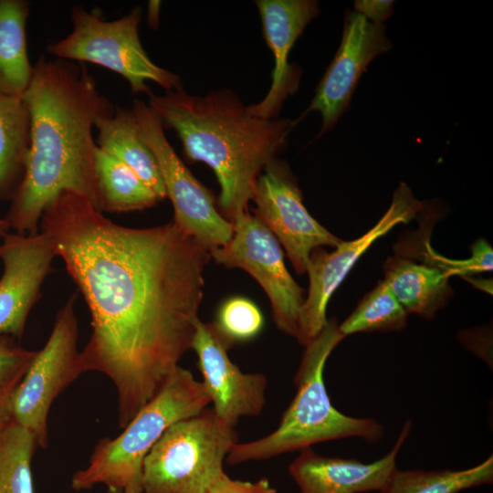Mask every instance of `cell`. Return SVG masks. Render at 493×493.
Here are the masks:
<instances>
[{
  "label": "cell",
  "instance_id": "cell-24",
  "mask_svg": "<svg viewBox=\"0 0 493 493\" xmlns=\"http://www.w3.org/2000/svg\"><path fill=\"white\" fill-rule=\"evenodd\" d=\"M407 316L382 280L360 299L352 313L339 325V330L344 336L357 332L401 331L406 327Z\"/></svg>",
  "mask_w": 493,
  "mask_h": 493
},
{
  "label": "cell",
  "instance_id": "cell-19",
  "mask_svg": "<svg viewBox=\"0 0 493 493\" xmlns=\"http://www.w3.org/2000/svg\"><path fill=\"white\" fill-rule=\"evenodd\" d=\"M96 145L132 170L161 200L166 198L157 162L140 135L132 110L115 107L112 114L95 123Z\"/></svg>",
  "mask_w": 493,
  "mask_h": 493
},
{
  "label": "cell",
  "instance_id": "cell-8",
  "mask_svg": "<svg viewBox=\"0 0 493 493\" xmlns=\"http://www.w3.org/2000/svg\"><path fill=\"white\" fill-rule=\"evenodd\" d=\"M140 135L153 153L168 197L173 206V223L209 252L226 245L233 224L217 209L213 193L184 164L168 142L164 129L148 104L134 99L131 108Z\"/></svg>",
  "mask_w": 493,
  "mask_h": 493
},
{
  "label": "cell",
  "instance_id": "cell-22",
  "mask_svg": "<svg viewBox=\"0 0 493 493\" xmlns=\"http://www.w3.org/2000/svg\"><path fill=\"white\" fill-rule=\"evenodd\" d=\"M93 170L101 213L143 210L162 201L132 170L98 146L94 152Z\"/></svg>",
  "mask_w": 493,
  "mask_h": 493
},
{
  "label": "cell",
  "instance_id": "cell-3",
  "mask_svg": "<svg viewBox=\"0 0 493 493\" xmlns=\"http://www.w3.org/2000/svg\"><path fill=\"white\" fill-rule=\"evenodd\" d=\"M149 107L163 129H173L184 152L203 162L215 173L221 191L218 210L229 222L247 209L256 181L277 159L294 123L251 114L231 90L223 89L205 96L184 89L148 94Z\"/></svg>",
  "mask_w": 493,
  "mask_h": 493
},
{
  "label": "cell",
  "instance_id": "cell-7",
  "mask_svg": "<svg viewBox=\"0 0 493 493\" xmlns=\"http://www.w3.org/2000/svg\"><path fill=\"white\" fill-rule=\"evenodd\" d=\"M139 6L113 21L99 11L75 5L70 11L71 32L47 47L56 58L100 65L124 78L133 94L151 92L152 81L166 90L183 89L176 74L156 65L145 52L139 37Z\"/></svg>",
  "mask_w": 493,
  "mask_h": 493
},
{
  "label": "cell",
  "instance_id": "cell-32",
  "mask_svg": "<svg viewBox=\"0 0 493 493\" xmlns=\"http://www.w3.org/2000/svg\"><path fill=\"white\" fill-rule=\"evenodd\" d=\"M3 427H4V426H2V427L0 426V431L2 430Z\"/></svg>",
  "mask_w": 493,
  "mask_h": 493
},
{
  "label": "cell",
  "instance_id": "cell-31",
  "mask_svg": "<svg viewBox=\"0 0 493 493\" xmlns=\"http://www.w3.org/2000/svg\"><path fill=\"white\" fill-rule=\"evenodd\" d=\"M113 493H141L135 490H120V491H114Z\"/></svg>",
  "mask_w": 493,
  "mask_h": 493
},
{
  "label": "cell",
  "instance_id": "cell-15",
  "mask_svg": "<svg viewBox=\"0 0 493 493\" xmlns=\"http://www.w3.org/2000/svg\"><path fill=\"white\" fill-rule=\"evenodd\" d=\"M390 48L383 25L372 24L357 12L347 14L340 47L308 109L320 113L321 133L332 128L344 112L369 63Z\"/></svg>",
  "mask_w": 493,
  "mask_h": 493
},
{
  "label": "cell",
  "instance_id": "cell-25",
  "mask_svg": "<svg viewBox=\"0 0 493 493\" xmlns=\"http://www.w3.org/2000/svg\"><path fill=\"white\" fill-rule=\"evenodd\" d=\"M34 435L10 422L0 431V493H34L31 460Z\"/></svg>",
  "mask_w": 493,
  "mask_h": 493
},
{
  "label": "cell",
  "instance_id": "cell-13",
  "mask_svg": "<svg viewBox=\"0 0 493 493\" xmlns=\"http://www.w3.org/2000/svg\"><path fill=\"white\" fill-rule=\"evenodd\" d=\"M51 240L38 232L33 236L8 233L0 258V335L21 339L28 314L41 298V286L56 257Z\"/></svg>",
  "mask_w": 493,
  "mask_h": 493
},
{
  "label": "cell",
  "instance_id": "cell-10",
  "mask_svg": "<svg viewBox=\"0 0 493 493\" xmlns=\"http://www.w3.org/2000/svg\"><path fill=\"white\" fill-rule=\"evenodd\" d=\"M232 224L230 241L211 250V258L250 274L269 299L276 326L296 337L304 291L288 271L278 240L247 209L238 214Z\"/></svg>",
  "mask_w": 493,
  "mask_h": 493
},
{
  "label": "cell",
  "instance_id": "cell-21",
  "mask_svg": "<svg viewBox=\"0 0 493 493\" xmlns=\"http://www.w3.org/2000/svg\"><path fill=\"white\" fill-rule=\"evenodd\" d=\"M30 113L23 97L0 92V200L12 201L25 176Z\"/></svg>",
  "mask_w": 493,
  "mask_h": 493
},
{
  "label": "cell",
  "instance_id": "cell-18",
  "mask_svg": "<svg viewBox=\"0 0 493 493\" xmlns=\"http://www.w3.org/2000/svg\"><path fill=\"white\" fill-rule=\"evenodd\" d=\"M383 273V281L407 314L432 320L454 294L441 268L402 254L386 259Z\"/></svg>",
  "mask_w": 493,
  "mask_h": 493
},
{
  "label": "cell",
  "instance_id": "cell-27",
  "mask_svg": "<svg viewBox=\"0 0 493 493\" xmlns=\"http://www.w3.org/2000/svg\"><path fill=\"white\" fill-rule=\"evenodd\" d=\"M37 351L21 347L16 340L0 335V426L12 422L16 391Z\"/></svg>",
  "mask_w": 493,
  "mask_h": 493
},
{
  "label": "cell",
  "instance_id": "cell-30",
  "mask_svg": "<svg viewBox=\"0 0 493 493\" xmlns=\"http://www.w3.org/2000/svg\"><path fill=\"white\" fill-rule=\"evenodd\" d=\"M10 226L5 218H0V248L4 237L9 233Z\"/></svg>",
  "mask_w": 493,
  "mask_h": 493
},
{
  "label": "cell",
  "instance_id": "cell-20",
  "mask_svg": "<svg viewBox=\"0 0 493 493\" xmlns=\"http://www.w3.org/2000/svg\"><path fill=\"white\" fill-rule=\"evenodd\" d=\"M30 7L26 0H0V92L13 97L24 96L33 75L26 39Z\"/></svg>",
  "mask_w": 493,
  "mask_h": 493
},
{
  "label": "cell",
  "instance_id": "cell-26",
  "mask_svg": "<svg viewBox=\"0 0 493 493\" xmlns=\"http://www.w3.org/2000/svg\"><path fill=\"white\" fill-rule=\"evenodd\" d=\"M212 324L228 350L236 342L255 338L263 328L264 319L257 306L250 299L234 297L222 304Z\"/></svg>",
  "mask_w": 493,
  "mask_h": 493
},
{
  "label": "cell",
  "instance_id": "cell-1",
  "mask_svg": "<svg viewBox=\"0 0 493 493\" xmlns=\"http://www.w3.org/2000/svg\"><path fill=\"white\" fill-rule=\"evenodd\" d=\"M39 224L90 311L83 372L113 383L124 428L192 349L210 252L173 222L121 226L68 190L47 205Z\"/></svg>",
  "mask_w": 493,
  "mask_h": 493
},
{
  "label": "cell",
  "instance_id": "cell-16",
  "mask_svg": "<svg viewBox=\"0 0 493 493\" xmlns=\"http://www.w3.org/2000/svg\"><path fill=\"white\" fill-rule=\"evenodd\" d=\"M411 428L412 422L408 420L404 424L392 449L372 463L321 456L311 447L302 449L289 465V475L300 493L380 492L397 468V456Z\"/></svg>",
  "mask_w": 493,
  "mask_h": 493
},
{
  "label": "cell",
  "instance_id": "cell-4",
  "mask_svg": "<svg viewBox=\"0 0 493 493\" xmlns=\"http://www.w3.org/2000/svg\"><path fill=\"white\" fill-rule=\"evenodd\" d=\"M345 336L332 318L305 346L294 383L296 394L284 412L278 427L269 435L246 443H236L226 461L237 465L302 450L318 443L349 437L378 442L384 428L368 417H354L333 406L324 383L326 362Z\"/></svg>",
  "mask_w": 493,
  "mask_h": 493
},
{
  "label": "cell",
  "instance_id": "cell-14",
  "mask_svg": "<svg viewBox=\"0 0 493 493\" xmlns=\"http://www.w3.org/2000/svg\"><path fill=\"white\" fill-rule=\"evenodd\" d=\"M192 349L197 354L213 410L221 420L235 427L241 417L261 414L266 404V376L243 372L230 360L212 323L197 320Z\"/></svg>",
  "mask_w": 493,
  "mask_h": 493
},
{
  "label": "cell",
  "instance_id": "cell-23",
  "mask_svg": "<svg viewBox=\"0 0 493 493\" xmlns=\"http://www.w3.org/2000/svg\"><path fill=\"white\" fill-rule=\"evenodd\" d=\"M492 482L491 455L478 465L461 470L396 468L380 493H459Z\"/></svg>",
  "mask_w": 493,
  "mask_h": 493
},
{
  "label": "cell",
  "instance_id": "cell-5",
  "mask_svg": "<svg viewBox=\"0 0 493 493\" xmlns=\"http://www.w3.org/2000/svg\"><path fill=\"white\" fill-rule=\"evenodd\" d=\"M209 404L203 383L178 366L118 436L100 440L87 467L73 475L72 488L79 491L102 484L113 492L142 493V463L149 451L172 425L200 414Z\"/></svg>",
  "mask_w": 493,
  "mask_h": 493
},
{
  "label": "cell",
  "instance_id": "cell-17",
  "mask_svg": "<svg viewBox=\"0 0 493 493\" xmlns=\"http://www.w3.org/2000/svg\"><path fill=\"white\" fill-rule=\"evenodd\" d=\"M255 3L275 66L267 95L260 102L247 106V110L255 116L271 119L275 118L286 98L297 89L298 77L288 65V55L306 26L320 10L318 3L313 0H257Z\"/></svg>",
  "mask_w": 493,
  "mask_h": 493
},
{
  "label": "cell",
  "instance_id": "cell-6",
  "mask_svg": "<svg viewBox=\"0 0 493 493\" xmlns=\"http://www.w3.org/2000/svg\"><path fill=\"white\" fill-rule=\"evenodd\" d=\"M236 440L213 409L174 423L143 460L142 493H207Z\"/></svg>",
  "mask_w": 493,
  "mask_h": 493
},
{
  "label": "cell",
  "instance_id": "cell-28",
  "mask_svg": "<svg viewBox=\"0 0 493 493\" xmlns=\"http://www.w3.org/2000/svg\"><path fill=\"white\" fill-rule=\"evenodd\" d=\"M207 493H277L270 482L261 478L255 482L230 478L226 473L219 477Z\"/></svg>",
  "mask_w": 493,
  "mask_h": 493
},
{
  "label": "cell",
  "instance_id": "cell-29",
  "mask_svg": "<svg viewBox=\"0 0 493 493\" xmlns=\"http://www.w3.org/2000/svg\"><path fill=\"white\" fill-rule=\"evenodd\" d=\"M393 1L359 0L354 3L355 12L363 16L372 24L383 25L393 14Z\"/></svg>",
  "mask_w": 493,
  "mask_h": 493
},
{
  "label": "cell",
  "instance_id": "cell-9",
  "mask_svg": "<svg viewBox=\"0 0 493 493\" xmlns=\"http://www.w3.org/2000/svg\"><path fill=\"white\" fill-rule=\"evenodd\" d=\"M75 299L76 294L58 312L47 343L37 351L13 399L12 422L30 431L42 448L48 443L47 418L52 403L84 372L77 350Z\"/></svg>",
  "mask_w": 493,
  "mask_h": 493
},
{
  "label": "cell",
  "instance_id": "cell-11",
  "mask_svg": "<svg viewBox=\"0 0 493 493\" xmlns=\"http://www.w3.org/2000/svg\"><path fill=\"white\" fill-rule=\"evenodd\" d=\"M424 206L425 203L416 199L411 189L401 183L389 208L366 233L353 240H341L332 252L317 247L310 253L306 269L309 287L299 312L296 336L301 345L306 346L327 323L329 300L359 258L395 226L414 219Z\"/></svg>",
  "mask_w": 493,
  "mask_h": 493
},
{
  "label": "cell",
  "instance_id": "cell-2",
  "mask_svg": "<svg viewBox=\"0 0 493 493\" xmlns=\"http://www.w3.org/2000/svg\"><path fill=\"white\" fill-rule=\"evenodd\" d=\"M23 99L30 113V146L24 179L5 218L16 234L33 236L45 208L63 191L86 196L100 211L92 131L115 107L85 64L46 56L35 63Z\"/></svg>",
  "mask_w": 493,
  "mask_h": 493
},
{
  "label": "cell",
  "instance_id": "cell-12",
  "mask_svg": "<svg viewBox=\"0 0 493 493\" xmlns=\"http://www.w3.org/2000/svg\"><path fill=\"white\" fill-rule=\"evenodd\" d=\"M255 215L285 248L294 269L306 272L310 253L317 247H335L341 241L307 210L297 179L288 166L278 159L257 177L252 198Z\"/></svg>",
  "mask_w": 493,
  "mask_h": 493
}]
</instances>
